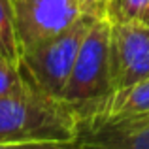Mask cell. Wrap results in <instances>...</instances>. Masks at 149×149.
Wrapping results in <instances>:
<instances>
[{
    "mask_svg": "<svg viewBox=\"0 0 149 149\" xmlns=\"http://www.w3.org/2000/svg\"><path fill=\"white\" fill-rule=\"evenodd\" d=\"M79 119L72 106L30 85L17 95L0 96V143L74 142Z\"/></svg>",
    "mask_w": 149,
    "mask_h": 149,
    "instance_id": "6da1fadb",
    "label": "cell"
},
{
    "mask_svg": "<svg viewBox=\"0 0 149 149\" xmlns=\"http://www.w3.org/2000/svg\"><path fill=\"white\" fill-rule=\"evenodd\" d=\"M109 19L104 13L96 15L81 42L72 76L62 93V100L74 108L77 119H81L96 102L113 91L109 64Z\"/></svg>",
    "mask_w": 149,
    "mask_h": 149,
    "instance_id": "7a4b0ae2",
    "label": "cell"
},
{
    "mask_svg": "<svg viewBox=\"0 0 149 149\" xmlns=\"http://www.w3.org/2000/svg\"><path fill=\"white\" fill-rule=\"evenodd\" d=\"M100 13H83L68 29L21 53V68L32 87L53 98H62L72 76L81 42L91 23Z\"/></svg>",
    "mask_w": 149,
    "mask_h": 149,
    "instance_id": "3957f363",
    "label": "cell"
},
{
    "mask_svg": "<svg viewBox=\"0 0 149 149\" xmlns=\"http://www.w3.org/2000/svg\"><path fill=\"white\" fill-rule=\"evenodd\" d=\"M83 13L87 10L79 0H13L15 32L21 53L62 32Z\"/></svg>",
    "mask_w": 149,
    "mask_h": 149,
    "instance_id": "277c9868",
    "label": "cell"
},
{
    "mask_svg": "<svg viewBox=\"0 0 149 149\" xmlns=\"http://www.w3.org/2000/svg\"><path fill=\"white\" fill-rule=\"evenodd\" d=\"M109 64L113 91L149 79V25L109 21Z\"/></svg>",
    "mask_w": 149,
    "mask_h": 149,
    "instance_id": "5b68a950",
    "label": "cell"
},
{
    "mask_svg": "<svg viewBox=\"0 0 149 149\" xmlns=\"http://www.w3.org/2000/svg\"><path fill=\"white\" fill-rule=\"evenodd\" d=\"M81 149H149V115L79 127Z\"/></svg>",
    "mask_w": 149,
    "mask_h": 149,
    "instance_id": "8992f818",
    "label": "cell"
},
{
    "mask_svg": "<svg viewBox=\"0 0 149 149\" xmlns=\"http://www.w3.org/2000/svg\"><path fill=\"white\" fill-rule=\"evenodd\" d=\"M142 115H149V79L140 81L127 89L111 91L81 117L79 127L115 123V121L134 119Z\"/></svg>",
    "mask_w": 149,
    "mask_h": 149,
    "instance_id": "52a82bcc",
    "label": "cell"
},
{
    "mask_svg": "<svg viewBox=\"0 0 149 149\" xmlns=\"http://www.w3.org/2000/svg\"><path fill=\"white\" fill-rule=\"evenodd\" d=\"M0 53L13 62H21V49L15 32L13 0H0Z\"/></svg>",
    "mask_w": 149,
    "mask_h": 149,
    "instance_id": "ba28073f",
    "label": "cell"
},
{
    "mask_svg": "<svg viewBox=\"0 0 149 149\" xmlns=\"http://www.w3.org/2000/svg\"><path fill=\"white\" fill-rule=\"evenodd\" d=\"M30 87L21 62H13L6 55L0 53V96L17 95Z\"/></svg>",
    "mask_w": 149,
    "mask_h": 149,
    "instance_id": "9c48e42d",
    "label": "cell"
},
{
    "mask_svg": "<svg viewBox=\"0 0 149 149\" xmlns=\"http://www.w3.org/2000/svg\"><path fill=\"white\" fill-rule=\"evenodd\" d=\"M0 149H81V146L74 142H10L0 143Z\"/></svg>",
    "mask_w": 149,
    "mask_h": 149,
    "instance_id": "30bf717a",
    "label": "cell"
},
{
    "mask_svg": "<svg viewBox=\"0 0 149 149\" xmlns=\"http://www.w3.org/2000/svg\"><path fill=\"white\" fill-rule=\"evenodd\" d=\"M79 2L83 4V8H85V10H87V11H91V13H102L98 0H79Z\"/></svg>",
    "mask_w": 149,
    "mask_h": 149,
    "instance_id": "8fae6325",
    "label": "cell"
},
{
    "mask_svg": "<svg viewBox=\"0 0 149 149\" xmlns=\"http://www.w3.org/2000/svg\"><path fill=\"white\" fill-rule=\"evenodd\" d=\"M142 23H146V25H149V6H147L146 13H143V19H142Z\"/></svg>",
    "mask_w": 149,
    "mask_h": 149,
    "instance_id": "7c38bea8",
    "label": "cell"
},
{
    "mask_svg": "<svg viewBox=\"0 0 149 149\" xmlns=\"http://www.w3.org/2000/svg\"><path fill=\"white\" fill-rule=\"evenodd\" d=\"M108 2H109V0H98V4H100V10H102V13H104V10H106V6H108Z\"/></svg>",
    "mask_w": 149,
    "mask_h": 149,
    "instance_id": "4fadbf2b",
    "label": "cell"
},
{
    "mask_svg": "<svg viewBox=\"0 0 149 149\" xmlns=\"http://www.w3.org/2000/svg\"><path fill=\"white\" fill-rule=\"evenodd\" d=\"M109 2H111V0H109ZM109 2H108V4H109Z\"/></svg>",
    "mask_w": 149,
    "mask_h": 149,
    "instance_id": "5bb4252c",
    "label": "cell"
}]
</instances>
